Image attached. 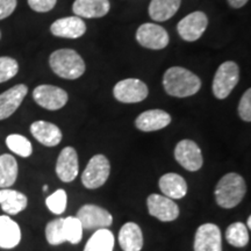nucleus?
I'll return each mask as SVG.
<instances>
[{"mask_svg": "<svg viewBox=\"0 0 251 251\" xmlns=\"http://www.w3.org/2000/svg\"><path fill=\"white\" fill-rule=\"evenodd\" d=\"M68 196L64 190H57L46 199V205L48 209L54 214H62L67 209Z\"/></svg>", "mask_w": 251, "mask_h": 251, "instance_id": "30", "label": "nucleus"}, {"mask_svg": "<svg viewBox=\"0 0 251 251\" xmlns=\"http://www.w3.org/2000/svg\"><path fill=\"white\" fill-rule=\"evenodd\" d=\"M0 39H1V31H0Z\"/></svg>", "mask_w": 251, "mask_h": 251, "instance_id": "39", "label": "nucleus"}, {"mask_svg": "<svg viewBox=\"0 0 251 251\" xmlns=\"http://www.w3.org/2000/svg\"><path fill=\"white\" fill-rule=\"evenodd\" d=\"M17 8V0H0V20L8 18Z\"/></svg>", "mask_w": 251, "mask_h": 251, "instance_id": "35", "label": "nucleus"}, {"mask_svg": "<svg viewBox=\"0 0 251 251\" xmlns=\"http://www.w3.org/2000/svg\"><path fill=\"white\" fill-rule=\"evenodd\" d=\"M109 172H111V164L107 157L103 155H94L81 174V183L90 190L99 188L107 181Z\"/></svg>", "mask_w": 251, "mask_h": 251, "instance_id": "5", "label": "nucleus"}, {"mask_svg": "<svg viewBox=\"0 0 251 251\" xmlns=\"http://www.w3.org/2000/svg\"><path fill=\"white\" fill-rule=\"evenodd\" d=\"M247 193V185L242 176L234 174L225 175L215 187L216 203L222 208H234L243 200Z\"/></svg>", "mask_w": 251, "mask_h": 251, "instance_id": "3", "label": "nucleus"}, {"mask_svg": "<svg viewBox=\"0 0 251 251\" xmlns=\"http://www.w3.org/2000/svg\"><path fill=\"white\" fill-rule=\"evenodd\" d=\"M247 228L250 229L251 228V216L248 218V221H247Z\"/></svg>", "mask_w": 251, "mask_h": 251, "instance_id": "37", "label": "nucleus"}, {"mask_svg": "<svg viewBox=\"0 0 251 251\" xmlns=\"http://www.w3.org/2000/svg\"><path fill=\"white\" fill-rule=\"evenodd\" d=\"M33 99L37 105L48 111H58L67 105L69 96L61 87L54 85H39L33 91Z\"/></svg>", "mask_w": 251, "mask_h": 251, "instance_id": "7", "label": "nucleus"}, {"mask_svg": "<svg viewBox=\"0 0 251 251\" xmlns=\"http://www.w3.org/2000/svg\"><path fill=\"white\" fill-rule=\"evenodd\" d=\"M49 65L58 77L77 79L85 72L86 65L81 56L72 49H58L49 57Z\"/></svg>", "mask_w": 251, "mask_h": 251, "instance_id": "2", "label": "nucleus"}, {"mask_svg": "<svg viewBox=\"0 0 251 251\" xmlns=\"http://www.w3.org/2000/svg\"><path fill=\"white\" fill-rule=\"evenodd\" d=\"M163 86L169 96L186 98L201 89V80L196 74L181 67H171L163 76Z\"/></svg>", "mask_w": 251, "mask_h": 251, "instance_id": "1", "label": "nucleus"}, {"mask_svg": "<svg viewBox=\"0 0 251 251\" xmlns=\"http://www.w3.org/2000/svg\"><path fill=\"white\" fill-rule=\"evenodd\" d=\"M228 243L236 248H244L249 243V229L242 222H234L226 230Z\"/></svg>", "mask_w": 251, "mask_h": 251, "instance_id": "27", "label": "nucleus"}, {"mask_svg": "<svg viewBox=\"0 0 251 251\" xmlns=\"http://www.w3.org/2000/svg\"><path fill=\"white\" fill-rule=\"evenodd\" d=\"M19 71V64L14 58L2 56L0 57V83H5L12 78Z\"/></svg>", "mask_w": 251, "mask_h": 251, "instance_id": "32", "label": "nucleus"}, {"mask_svg": "<svg viewBox=\"0 0 251 251\" xmlns=\"http://www.w3.org/2000/svg\"><path fill=\"white\" fill-rule=\"evenodd\" d=\"M119 244L124 251H141L143 248V234L140 226L127 222L119 233Z\"/></svg>", "mask_w": 251, "mask_h": 251, "instance_id": "20", "label": "nucleus"}, {"mask_svg": "<svg viewBox=\"0 0 251 251\" xmlns=\"http://www.w3.org/2000/svg\"><path fill=\"white\" fill-rule=\"evenodd\" d=\"M238 115L243 121L250 122L251 121V90L248 89L243 93L242 98L238 103Z\"/></svg>", "mask_w": 251, "mask_h": 251, "instance_id": "33", "label": "nucleus"}, {"mask_svg": "<svg viewBox=\"0 0 251 251\" xmlns=\"http://www.w3.org/2000/svg\"><path fill=\"white\" fill-rule=\"evenodd\" d=\"M50 31L54 36L64 39H78L86 33V25L79 17L61 18L52 23Z\"/></svg>", "mask_w": 251, "mask_h": 251, "instance_id": "15", "label": "nucleus"}, {"mask_svg": "<svg viewBox=\"0 0 251 251\" xmlns=\"http://www.w3.org/2000/svg\"><path fill=\"white\" fill-rule=\"evenodd\" d=\"M149 214L162 222L175 221L179 216V207L170 198L161 194H150L147 199Z\"/></svg>", "mask_w": 251, "mask_h": 251, "instance_id": "12", "label": "nucleus"}, {"mask_svg": "<svg viewBox=\"0 0 251 251\" xmlns=\"http://www.w3.org/2000/svg\"><path fill=\"white\" fill-rule=\"evenodd\" d=\"M57 0H28V5L33 11L46 13L55 7Z\"/></svg>", "mask_w": 251, "mask_h": 251, "instance_id": "34", "label": "nucleus"}, {"mask_svg": "<svg viewBox=\"0 0 251 251\" xmlns=\"http://www.w3.org/2000/svg\"><path fill=\"white\" fill-rule=\"evenodd\" d=\"M21 241V229L7 215L0 216V248L13 249Z\"/></svg>", "mask_w": 251, "mask_h": 251, "instance_id": "22", "label": "nucleus"}, {"mask_svg": "<svg viewBox=\"0 0 251 251\" xmlns=\"http://www.w3.org/2000/svg\"><path fill=\"white\" fill-rule=\"evenodd\" d=\"M240 80V68L233 61L222 63L213 79V93L218 99H226Z\"/></svg>", "mask_w": 251, "mask_h": 251, "instance_id": "4", "label": "nucleus"}, {"mask_svg": "<svg viewBox=\"0 0 251 251\" xmlns=\"http://www.w3.org/2000/svg\"><path fill=\"white\" fill-rule=\"evenodd\" d=\"M149 90L146 83L136 78H127L115 84L113 89L114 98L124 103H136L148 97Z\"/></svg>", "mask_w": 251, "mask_h": 251, "instance_id": "6", "label": "nucleus"}, {"mask_svg": "<svg viewBox=\"0 0 251 251\" xmlns=\"http://www.w3.org/2000/svg\"><path fill=\"white\" fill-rule=\"evenodd\" d=\"M175 158L184 169L191 172L200 170L203 163L201 150L191 140H181L176 146Z\"/></svg>", "mask_w": 251, "mask_h": 251, "instance_id": "11", "label": "nucleus"}, {"mask_svg": "<svg viewBox=\"0 0 251 251\" xmlns=\"http://www.w3.org/2000/svg\"><path fill=\"white\" fill-rule=\"evenodd\" d=\"M78 171H79V164H78L76 149L72 147H65L58 155L57 163H56V174L62 181L70 183L76 179Z\"/></svg>", "mask_w": 251, "mask_h": 251, "instance_id": "14", "label": "nucleus"}, {"mask_svg": "<svg viewBox=\"0 0 251 251\" xmlns=\"http://www.w3.org/2000/svg\"><path fill=\"white\" fill-rule=\"evenodd\" d=\"M136 40L144 48L161 50L169 45L170 37L168 31L159 25L143 24L136 31Z\"/></svg>", "mask_w": 251, "mask_h": 251, "instance_id": "10", "label": "nucleus"}, {"mask_svg": "<svg viewBox=\"0 0 251 251\" xmlns=\"http://www.w3.org/2000/svg\"><path fill=\"white\" fill-rule=\"evenodd\" d=\"M208 26V18L201 11L192 12L178 23L177 30L181 39L187 42H194L203 35Z\"/></svg>", "mask_w": 251, "mask_h": 251, "instance_id": "9", "label": "nucleus"}, {"mask_svg": "<svg viewBox=\"0 0 251 251\" xmlns=\"http://www.w3.org/2000/svg\"><path fill=\"white\" fill-rule=\"evenodd\" d=\"M28 205V199L24 193L12 188H1L0 190V207L6 214L17 215Z\"/></svg>", "mask_w": 251, "mask_h": 251, "instance_id": "21", "label": "nucleus"}, {"mask_svg": "<svg viewBox=\"0 0 251 251\" xmlns=\"http://www.w3.org/2000/svg\"><path fill=\"white\" fill-rule=\"evenodd\" d=\"M108 0H75L72 11L76 17L96 19L102 18L109 12Z\"/></svg>", "mask_w": 251, "mask_h": 251, "instance_id": "19", "label": "nucleus"}, {"mask_svg": "<svg viewBox=\"0 0 251 251\" xmlns=\"http://www.w3.org/2000/svg\"><path fill=\"white\" fill-rule=\"evenodd\" d=\"M47 191H48V185H45L43 186V192H47Z\"/></svg>", "mask_w": 251, "mask_h": 251, "instance_id": "38", "label": "nucleus"}, {"mask_svg": "<svg viewBox=\"0 0 251 251\" xmlns=\"http://www.w3.org/2000/svg\"><path fill=\"white\" fill-rule=\"evenodd\" d=\"M248 1H249V0H228V4L233 8H241L243 7Z\"/></svg>", "mask_w": 251, "mask_h": 251, "instance_id": "36", "label": "nucleus"}, {"mask_svg": "<svg viewBox=\"0 0 251 251\" xmlns=\"http://www.w3.org/2000/svg\"><path fill=\"white\" fill-rule=\"evenodd\" d=\"M27 93L28 87L24 84H18L0 94V120H5L14 114L23 103Z\"/></svg>", "mask_w": 251, "mask_h": 251, "instance_id": "16", "label": "nucleus"}, {"mask_svg": "<svg viewBox=\"0 0 251 251\" xmlns=\"http://www.w3.org/2000/svg\"><path fill=\"white\" fill-rule=\"evenodd\" d=\"M194 251H222L221 230L214 224H203L197 229Z\"/></svg>", "mask_w": 251, "mask_h": 251, "instance_id": "13", "label": "nucleus"}, {"mask_svg": "<svg viewBox=\"0 0 251 251\" xmlns=\"http://www.w3.org/2000/svg\"><path fill=\"white\" fill-rule=\"evenodd\" d=\"M30 133L37 142L46 147H56L62 141V131L57 126L48 121H35L30 126Z\"/></svg>", "mask_w": 251, "mask_h": 251, "instance_id": "18", "label": "nucleus"}, {"mask_svg": "<svg viewBox=\"0 0 251 251\" xmlns=\"http://www.w3.org/2000/svg\"><path fill=\"white\" fill-rule=\"evenodd\" d=\"M6 146L12 152L25 157V158L29 157L33 152V146H31L30 141L20 134L8 135L6 139Z\"/></svg>", "mask_w": 251, "mask_h": 251, "instance_id": "29", "label": "nucleus"}, {"mask_svg": "<svg viewBox=\"0 0 251 251\" xmlns=\"http://www.w3.org/2000/svg\"><path fill=\"white\" fill-rule=\"evenodd\" d=\"M159 188L165 197L170 199H181L187 193V183L177 174H166L159 179Z\"/></svg>", "mask_w": 251, "mask_h": 251, "instance_id": "23", "label": "nucleus"}, {"mask_svg": "<svg viewBox=\"0 0 251 251\" xmlns=\"http://www.w3.org/2000/svg\"><path fill=\"white\" fill-rule=\"evenodd\" d=\"M171 124V115L163 109H149L141 113L135 120V127L141 131H156Z\"/></svg>", "mask_w": 251, "mask_h": 251, "instance_id": "17", "label": "nucleus"}, {"mask_svg": "<svg viewBox=\"0 0 251 251\" xmlns=\"http://www.w3.org/2000/svg\"><path fill=\"white\" fill-rule=\"evenodd\" d=\"M62 229L65 242L77 244L81 241V237H83V227H81L80 221L76 216H68V218L63 219Z\"/></svg>", "mask_w": 251, "mask_h": 251, "instance_id": "28", "label": "nucleus"}, {"mask_svg": "<svg viewBox=\"0 0 251 251\" xmlns=\"http://www.w3.org/2000/svg\"><path fill=\"white\" fill-rule=\"evenodd\" d=\"M18 162L12 155L4 153L0 156V188H9L18 177Z\"/></svg>", "mask_w": 251, "mask_h": 251, "instance_id": "25", "label": "nucleus"}, {"mask_svg": "<svg viewBox=\"0 0 251 251\" xmlns=\"http://www.w3.org/2000/svg\"><path fill=\"white\" fill-rule=\"evenodd\" d=\"M63 219H55L50 221L46 227V238L49 244L51 246H59V244L64 243V235H63L62 229Z\"/></svg>", "mask_w": 251, "mask_h": 251, "instance_id": "31", "label": "nucleus"}, {"mask_svg": "<svg viewBox=\"0 0 251 251\" xmlns=\"http://www.w3.org/2000/svg\"><path fill=\"white\" fill-rule=\"evenodd\" d=\"M181 0H151L149 5V15L153 21L163 23L177 13Z\"/></svg>", "mask_w": 251, "mask_h": 251, "instance_id": "24", "label": "nucleus"}, {"mask_svg": "<svg viewBox=\"0 0 251 251\" xmlns=\"http://www.w3.org/2000/svg\"><path fill=\"white\" fill-rule=\"evenodd\" d=\"M114 235L107 228L98 229L87 241L84 251H113L114 249Z\"/></svg>", "mask_w": 251, "mask_h": 251, "instance_id": "26", "label": "nucleus"}, {"mask_svg": "<svg viewBox=\"0 0 251 251\" xmlns=\"http://www.w3.org/2000/svg\"><path fill=\"white\" fill-rule=\"evenodd\" d=\"M76 218L79 220L81 227L86 230H98L108 228L113 222V216L105 208L96 205H84L78 211Z\"/></svg>", "mask_w": 251, "mask_h": 251, "instance_id": "8", "label": "nucleus"}]
</instances>
